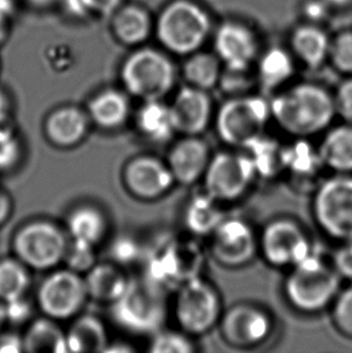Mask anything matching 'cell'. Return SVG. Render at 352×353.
I'll return each instance as SVG.
<instances>
[{
    "label": "cell",
    "mask_w": 352,
    "mask_h": 353,
    "mask_svg": "<svg viewBox=\"0 0 352 353\" xmlns=\"http://www.w3.org/2000/svg\"><path fill=\"white\" fill-rule=\"evenodd\" d=\"M271 103V119L295 139L322 134L337 116L334 97L314 83H300L276 94Z\"/></svg>",
    "instance_id": "1"
},
{
    "label": "cell",
    "mask_w": 352,
    "mask_h": 353,
    "mask_svg": "<svg viewBox=\"0 0 352 353\" xmlns=\"http://www.w3.org/2000/svg\"><path fill=\"white\" fill-rule=\"evenodd\" d=\"M289 270L284 292L289 304L295 310L316 314L332 305L342 282L332 263L311 252Z\"/></svg>",
    "instance_id": "2"
},
{
    "label": "cell",
    "mask_w": 352,
    "mask_h": 353,
    "mask_svg": "<svg viewBox=\"0 0 352 353\" xmlns=\"http://www.w3.org/2000/svg\"><path fill=\"white\" fill-rule=\"evenodd\" d=\"M111 316L133 334H156L167 319V292L145 276L129 280L122 296L111 304Z\"/></svg>",
    "instance_id": "3"
},
{
    "label": "cell",
    "mask_w": 352,
    "mask_h": 353,
    "mask_svg": "<svg viewBox=\"0 0 352 353\" xmlns=\"http://www.w3.org/2000/svg\"><path fill=\"white\" fill-rule=\"evenodd\" d=\"M204 263L195 239L170 238L146 254L144 276L162 288L175 292L193 277L199 276Z\"/></svg>",
    "instance_id": "4"
},
{
    "label": "cell",
    "mask_w": 352,
    "mask_h": 353,
    "mask_svg": "<svg viewBox=\"0 0 352 353\" xmlns=\"http://www.w3.org/2000/svg\"><path fill=\"white\" fill-rule=\"evenodd\" d=\"M271 103L262 97H231L214 117L219 138L229 148H246L262 137L271 122Z\"/></svg>",
    "instance_id": "5"
},
{
    "label": "cell",
    "mask_w": 352,
    "mask_h": 353,
    "mask_svg": "<svg viewBox=\"0 0 352 353\" xmlns=\"http://www.w3.org/2000/svg\"><path fill=\"white\" fill-rule=\"evenodd\" d=\"M175 292L174 316L186 334L204 335L219 325L224 314L222 301L211 282L199 275L182 283Z\"/></svg>",
    "instance_id": "6"
},
{
    "label": "cell",
    "mask_w": 352,
    "mask_h": 353,
    "mask_svg": "<svg viewBox=\"0 0 352 353\" xmlns=\"http://www.w3.org/2000/svg\"><path fill=\"white\" fill-rule=\"evenodd\" d=\"M256 180V169L248 152L233 148L213 154L202 179L203 191L221 204L239 201Z\"/></svg>",
    "instance_id": "7"
},
{
    "label": "cell",
    "mask_w": 352,
    "mask_h": 353,
    "mask_svg": "<svg viewBox=\"0 0 352 353\" xmlns=\"http://www.w3.org/2000/svg\"><path fill=\"white\" fill-rule=\"evenodd\" d=\"M121 80L129 94L143 101H162L172 91L175 69L167 56L141 48L124 61Z\"/></svg>",
    "instance_id": "8"
},
{
    "label": "cell",
    "mask_w": 352,
    "mask_h": 353,
    "mask_svg": "<svg viewBox=\"0 0 352 353\" xmlns=\"http://www.w3.org/2000/svg\"><path fill=\"white\" fill-rule=\"evenodd\" d=\"M210 30L208 14L198 5L177 0L168 5L158 17L157 38L176 54L193 53L203 45Z\"/></svg>",
    "instance_id": "9"
},
{
    "label": "cell",
    "mask_w": 352,
    "mask_h": 353,
    "mask_svg": "<svg viewBox=\"0 0 352 353\" xmlns=\"http://www.w3.org/2000/svg\"><path fill=\"white\" fill-rule=\"evenodd\" d=\"M313 212L320 230L329 238L345 241L352 238V174H335L320 182Z\"/></svg>",
    "instance_id": "10"
},
{
    "label": "cell",
    "mask_w": 352,
    "mask_h": 353,
    "mask_svg": "<svg viewBox=\"0 0 352 353\" xmlns=\"http://www.w3.org/2000/svg\"><path fill=\"white\" fill-rule=\"evenodd\" d=\"M68 243L59 227L48 221H35L16 233L14 250L26 267L48 270L64 261Z\"/></svg>",
    "instance_id": "11"
},
{
    "label": "cell",
    "mask_w": 352,
    "mask_h": 353,
    "mask_svg": "<svg viewBox=\"0 0 352 353\" xmlns=\"http://www.w3.org/2000/svg\"><path fill=\"white\" fill-rule=\"evenodd\" d=\"M311 252L313 246L303 227L289 217L271 220L258 234V253L271 267L290 269Z\"/></svg>",
    "instance_id": "12"
},
{
    "label": "cell",
    "mask_w": 352,
    "mask_h": 353,
    "mask_svg": "<svg viewBox=\"0 0 352 353\" xmlns=\"http://www.w3.org/2000/svg\"><path fill=\"white\" fill-rule=\"evenodd\" d=\"M210 253L226 268H240L258 253V233L243 217H227L210 234Z\"/></svg>",
    "instance_id": "13"
},
{
    "label": "cell",
    "mask_w": 352,
    "mask_h": 353,
    "mask_svg": "<svg viewBox=\"0 0 352 353\" xmlns=\"http://www.w3.org/2000/svg\"><path fill=\"white\" fill-rule=\"evenodd\" d=\"M87 298L85 279L68 268L48 275L38 290L39 307L52 320H68L77 315Z\"/></svg>",
    "instance_id": "14"
},
{
    "label": "cell",
    "mask_w": 352,
    "mask_h": 353,
    "mask_svg": "<svg viewBox=\"0 0 352 353\" xmlns=\"http://www.w3.org/2000/svg\"><path fill=\"white\" fill-rule=\"evenodd\" d=\"M219 325L224 341L238 349L264 344L274 328L271 314L250 303H239L224 311Z\"/></svg>",
    "instance_id": "15"
},
{
    "label": "cell",
    "mask_w": 352,
    "mask_h": 353,
    "mask_svg": "<svg viewBox=\"0 0 352 353\" xmlns=\"http://www.w3.org/2000/svg\"><path fill=\"white\" fill-rule=\"evenodd\" d=\"M124 183L134 196L144 201H153L170 191L175 180L167 162L143 156L134 158L127 164Z\"/></svg>",
    "instance_id": "16"
},
{
    "label": "cell",
    "mask_w": 352,
    "mask_h": 353,
    "mask_svg": "<svg viewBox=\"0 0 352 353\" xmlns=\"http://www.w3.org/2000/svg\"><path fill=\"white\" fill-rule=\"evenodd\" d=\"M176 133L200 135L214 122V108L208 92L188 85L182 87L170 104Z\"/></svg>",
    "instance_id": "17"
},
{
    "label": "cell",
    "mask_w": 352,
    "mask_h": 353,
    "mask_svg": "<svg viewBox=\"0 0 352 353\" xmlns=\"http://www.w3.org/2000/svg\"><path fill=\"white\" fill-rule=\"evenodd\" d=\"M213 156L209 145L199 135H184L173 145L168 154L167 164L177 183L190 186L202 181Z\"/></svg>",
    "instance_id": "18"
},
{
    "label": "cell",
    "mask_w": 352,
    "mask_h": 353,
    "mask_svg": "<svg viewBox=\"0 0 352 353\" xmlns=\"http://www.w3.org/2000/svg\"><path fill=\"white\" fill-rule=\"evenodd\" d=\"M215 50L229 70L245 72L256 56V41L250 30L237 23H226L215 35Z\"/></svg>",
    "instance_id": "19"
},
{
    "label": "cell",
    "mask_w": 352,
    "mask_h": 353,
    "mask_svg": "<svg viewBox=\"0 0 352 353\" xmlns=\"http://www.w3.org/2000/svg\"><path fill=\"white\" fill-rule=\"evenodd\" d=\"M90 127V116L75 106L53 111L45 123L48 140L59 148H72L81 143Z\"/></svg>",
    "instance_id": "20"
},
{
    "label": "cell",
    "mask_w": 352,
    "mask_h": 353,
    "mask_svg": "<svg viewBox=\"0 0 352 353\" xmlns=\"http://www.w3.org/2000/svg\"><path fill=\"white\" fill-rule=\"evenodd\" d=\"M320 157L327 170L335 174H352V124L329 127L319 145Z\"/></svg>",
    "instance_id": "21"
},
{
    "label": "cell",
    "mask_w": 352,
    "mask_h": 353,
    "mask_svg": "<svg viewBox=\"0 0 352 353\" xmlns=\"http://www.w3.org/2000/svg\"><path fill=\"white\" fill-rule=\"evenodd\" d=\"M224 216L221 203L202 191L187 201L184 210V223L192 238H209Z\"/></svg>",
    "instance_id": "22"
},
{
    "label": "cell",
    "mask_w": 352,
    "mask_h": 353,
    "mask_svg": "<svg viewBox=\"0 0 352 353\" xmlns=\"http://www.w3.org/2000/svg\"><path fill=\"white\" fill-rule=\"evenodd\" d=\"M324 169L317 146L309 143L308 139H295V143L286 145L284 172L295 180L310 183Z\"/></svg>",
    "instance_id": "23"
},
{
    "label": "cell",
    "mask_w": 352,
    "mask_h": 353,
    "mask_svg": "<svg viewBox=\"0 0 352 353\" xmlns=\"http://www.w3.org/2000/svg\"><path fill=\"white\" fill-rule=\"evenodd\" d=\"M86 274L85 285L88 298L110 305L122 296L129 282L122 270L114 264H95Z\"/></svg>",
    "instance_id": "24"
},
{
    "label": "cell",
    "mask_w": 352,
    "mask_h": 353,
    "mask_svg": "<svg viewBox=\"0 0 352 353\" xmlns=\"http://www.w3.org/2000/svg\"><path fill=\"white\" fill-rule=\"evenodd\" d=\"M135 122L139 132L153 143H168L176 134L170 105L162 101H144Z\"/></svg>",
    "instance_id": "25"
},
{
    "label": "cell",
    "mask_w": 352,
    "mask_h": 353,
    "mask_svg": "<svg viewBox=\"0 0 352 353\" xmlns=\"http://www.w3.org/2000/svg\"><path fill=\"white\" fill-rule=\"evenodd\" d=\"M130 106L122 92L105 90L92 98L88 104V116L100 128H119L128 119Z\"/></svg>",
    "instance_id": "26"
},
{
    "label": "cell",
    "mask_w": 352,
    "mask_h": 353,
    "mask_svg": "<svg viewBox=\"0 0 352 353\" xmlns=\"http://www.w3.org/2000/svg\"><path fill=\"white\" fill-rule=\"evenodd\" d=\"M66 334L68 352H105L109 346L104 325L95 316L79 317Z\"/></svg>",
    "instance_id": "27"
},
{
    "label": "cell",
    "mask_w": 352,
    "mask_h": 353,
    "mask_svg": "<svg viewBox=\"0 0 352 353\" xmlns=\"http://www.w3.org/2000/svg\"><path fill=\"white\" fill-rule=\"evenodd\" d=\"M113 19V30L119 43L134 46L144 43L151 33V19L148 12L137 5L119 8Z\"/></svg>",
    "instance_id": "28"
},
{
    "label": "cell",
    "mask_w": 352,
    "mask_h": 353,
    "mask_svg": "<svg viewBox=\"0 0 352 353\" xmlns=\"http://www.w3.org/2000/svg\"><path fill=\"white\" fill-rule=\"evenodd\" d=\"M253 161L256 174L261 179L273 180L284 174L285 168V145H281L275 139L263 134L257 140L243 148Z\"/></svg>",
    "instance_id": "29"
},
{
    "label": "cell",
    "mask_w": 352,
    "mask_h": 353,
    "mask_svg": "<svg viewBox=\"0 0 352 353\" xmlns=\"http://www.w3.org/2000/svg\"><path fill=\"white\" fill-rule=\"evenodd\" d=\"M23 346L29 353H68L67 334L52 319H39L26 332Z\"/></svg>",
    "instance_id": "30"
},
{
    "label": "cell",
    "mask_w": 352,
    "mask_h": 353,
    "mask_svg": "<svg viewBox=\"0 0 352 353\" xmlns=\"http://www.w3.org/2000/svg\"><path fill=\"white\" fill-rule=\"evenodd\" d=\"M67 228L72 240L95 246L106 233V220L97 208L80 206L68 217Z\"/></svg>",
    "instance_id": "31"
},
{
    "label": "cell",
    "mask_w": 352,
    "mask_h": 353,
    "mask_svg": "<svg viewBox=\"0 0 352 353\" xmlns=\"http://www.w3.org/2000/svg\"><path fill=\"white\" fill-rule=\"evenodd\" d=\"M292 48L297 56L310 67H319L331 50L329 38L313 26L300 27L292 35Z\"/></svg>",
    "instance_id": "32"
},
{
    "label": "cell",
    "mask_w": 352,
    "mask_h": 353,
    "mask_svg": "<svg viewBox=\"0 0 352 353\" xmlns=\"http://www.w3.org/2000/svg\"><path fill=\"white\" fill-rule=\"evenodd\" d=\"M293 74L290 54L281 48H271L258 64V80L268 91L282 86Z\"/></svg>",
    "instance_id": "33"
},
{
    "label": "cell",
    "mask_w": 352,
    "mask_h": 353,
    "mask_svg": "<svg viewBox=\"0 0 352 353\" xmlns=\"http://www.w3.org/2000/svg\"><path fill=\"white\" fill-rule=\"evenodd\" d=\"M184 77L190 86L209 91L219 82V59L208 53H195L184 65Z\"/></svg>",
    "instance_id": "34"
},
{
    "label": "cell",
    "mask_w": 352,
    "mask_h": 353,
    "mask_svg": "<svg viewBox=\"0 0 352 353\" xmlns=\"http://www.w3.org/2000/svg\"><path fill=\"white\" fill-rule=\"evenodd\" d=\"M30 285L27 267L21 261H0V301L19 299L26 296Z\"/></svg>",
    "instance_id": "35"
},
{
    "label": "cell",
    "mask_w": 352,
    "mask_h": 353,
    "mask_svg": "<svg viewBox=\"0 0 352 353\" xmlns=\"http://www.w3.org/2000/svg\"><path fill=\"white\" fill-rule=\"evenodd\" d=\"M195 346L190 340V335L185 332L159 330L153 334L150 352L153 353H192Z\"/></svg>",
    "instance_id": "36"
},
{
    "label": "cell",
    "mask_w": 352,
    "mask_h": 353,
    "mask_svg": "<svg viewBox=\"0 0 352 353\" xmlns=\"http://www.w3.org/2000/svg\"><path fill=\"white\" fill-rule=\"evenodd\" d=\"M331 307L334 327L340 334L352 339V283L340 288Z\"/></svg>",
    "instance_id": "37"
},
{
    "label": "cell",
    "mask_w": 352,
    "mask_h": 353,
    "mask_svg": "<svg viewBox=\"0 0 352 353\" xmlns=\"http://www.w3.org/2000/svg\"><path fill=\"white\" fill-rule=\"evenodd\" d=\"M22 154V143L19 134L9 124L0 125V172L16 167Z\"/></svg>",
    "instance_id": "38"
},
{
    "label": "cell",
    "mask_w": 352,
    "mask_h": 353,
    "mask_svg": "<svg viewBox=\"0 0 352 353\" xmlns=\"http://www.w3.org/2000/svg\"><path fill=\"white\" fill-rule=\"evenodd\" d=\"M95 246L90 243L72 240L68 243L64 261L68 269L72 272H87L95 265Z\"/></svg>",
    "instance_id": "39"
},
{
    "label": "cell",
    "mask_w": 352,
    "mask_h": 353,
    "mask_svg": "<svg viewBox=\"0 0 352 353\" xmlns=\"http://www.w3.org/2000/svg\"><path fill=\"white\" fill-rule=\"evenodd\" d=\"M331 57L334 67L344 74H352V33H343L332 43Z\"/></svg>",
    "instance_id": "40"
},
{
    "label": "cell",
    "mask_w": 352,
    "mask_h": 353,
    "mask_svg": "<svg viewBox=\"0 0 352 353\" xmlns=\"http://www.w3.org/2000/svg\"><path fill=\"white\" fill-rule=\"evenodd\" d=\"M111 257L119 264H129L133 263L141 256V251L138 243L133 239L121 236L117 239L110 248Z\"/></svg>",
    "instance_id": "41"
},
{
    "label": "cell",
    "mask_w": 352,
    "mask_h": 353,
    "mask_svg": "<svg viewBox=\"0 0 352 353\" xmlns=\"http://www.w3.org/2000/svg\"><path fill=\"white\" fill-rule=\"evenodd\" d=\"M333 97L337 116L345 123L352 124V77L338 87Z\"/></svg>",
    "instance_id": "42"
},
{
    "label": "cell",
    "mask_w": 352,
    "mask_h": 353,
    "mask_svg": "<svg viewBox=\"0 0 352 353\" xmlns=\"http://www.w3.org/2000/svg\"><path fill=\"white\" fill-rule=\"evenodd\" d=\"M342 243L343 245L334 253L332 264L340 277L352 280V238Z\"/></svg>",
    "instance_id": "43"
},
{
    "label": "cell",
    "mask_w": 352,
    "mask_h": 353,
    "mask_svg": "<svg viewBox=\"0 0 352 353\" xmlns=\"http://www.w3.org/2000/svg\"><path fill=\"white\" fill-rule=\"evenodd\" d=\"M6 310V321L14 325H22L29 320L32 315V306L26 298H19L14 301L4 303Z\"/></svg>",
    "instance_id": "44"
},
{
    "label": "cell",
    "mask_w": 352,
    "mask_h": 353,
    "mask_svg": "<svg viewBox=\"0 0 352 353\" xmlns=\"http://www.w3.org/2000/svg\"><path fill=\"white\" fill-rule=\"evenodd\" d=\"M92 16L108 17L121 8L122 0H85Z\"/></svg>",
    "instance_id": "45"
},
{
    "label": "cell",
    "mask_w": 352,
    "mask_h": 353,
    "mask_svg": "<svg viewBox=\"0 0 352 353\" xmlns=\"http://www.w3.org/2000/svg\"><path fill=\"white\" fill-rule=\"evenodd\" d=\"M62 3L64 11L74 19H85L92 16L85 0H62Z\"/></svg>",
    "instance_id": "46"
},
{
    "label": "cell",
    "mask_w": 352,
    "mask_h": 353,
    "mask_svg": "<svg viewBox=\"0 0 352 353\" xmlns=\"http://www.w3.org/2000/svg\"><path fill=\"white\" fill-rule=\"evenodd\" d=\"M23 351V338L14 333L0 336V353H19Z\"/></svg>",
    "instance_id": "47"
},
{
    "label": "cell",
    "mask_w": 352,
    "mask_h": 353,
    "mask_svg": "<svg viewBox=\"0 0 352 353\" xmlns=\"http://www.w3.org/2000/svg\"><path fill=\"white\" fill-rule=\"evenodd\" d=\"M11 214V201L4 191L0 190V225L9 219Z\"/></svg>",
    "instance_id": "48"
},
{
    "label": "cell",
    "mask_w": 352,
    "mask_h": 353,
    "mask_svg": "<svg viewBox=\"0 0 352 353\" xmlns=\"http://www.w3.org/2000/svg\"><path fill=\"white\" fill-rule=\"evenodd\" d=\"M326 14V8L324 3L320 1H313L306 5V14L310 19H320L324 17Z\"/></svg>",
    "instance_id": "49"
},
{
    "label": "cell",
    "mask_w": 352,
    "mask_h": 353,
    "mask_svg": "<svg viewBox=\"0 0 352 353\" xmlns=\"http://www.w3.org/2000/svg\"><path fill=\"white\" fill-rule=\"evenodd\" d=\"M10 101L4 92L0 91V125L1 124L8 123L6 121L9 119L10 115Z\"/></svg>",
    "instance_id": "50"
},
{
    "label": "cell",
    "mask_w": 352,
    "mask_h": 353,
    "mask_svg": "<svg viewBox=\"0 0 352 353\" xmlns=\"http://www.w3.org/2000/svg\"><path fill=\"white\" fill-rule=\"evenodd\" d=\"M134 351L133 347L127 346L126 344H121V343H116V344L110 345L105 350V352H132Z\"/></svg>",
    "instance_id": "51"
},
{
    "label": "cell",
    "mask_w": 352,
    "mask_h": 353,
    "mask_svg": "<svg viewBox=\"0 0 352 353\" xmlns=\"http://www.w3.org/2000/svg\"><path fill=\"white\" fill-rule=\"evenodd\" d=\"M8 27H9L8 19L0 17V45L6 40V37H8V33H9L8 32Z\"/></svg>",
    "instance_id": "52"
},
{
    "label": "cell",
    "mask_w": 352,
    "mask_h": 353,
    "mask_svg": "<svg viewBox=\"0 0 352 353\" xmlns=\"http://www.w3.org/2000/svg\"><path fill=\"white\" fill-rule=\"evenodd\" d=\"M29 5H32L34 8H39V9H43V8H48L57 0H26Z\"/></svg>",
    "instance_id": "53"
},
{
    "label": "cell",
    "mask_w": 352,
    "mask_h": 353,
    "mask_svg": "<svg viewBox=\"0 0 352 353\" xmlns=\"http://www.w3.org/2000/svg\"><path fill=\"white\" fill-rule=\"evenodd\" d=\"M6 310H5L4 301H0V330L3 328V325L6 323Z\"/></svg>",
    "instance_id": "54"
},
{
    "label": "cell",
    "mask_w": 352,
    "mask_h": 353,
    "mask_svg": "<svg viewBox=\"0 0 352 353\" xmlns=\"http://www.w3.org/2000/svg\"><path fill=\"white\" fill-rule=\"evenodd\" d=\"M327 1L334 5H345L348 4L349 1H351V0H327Z\"/></svg>",
    "instance_id": "55"
}]
</instances>
